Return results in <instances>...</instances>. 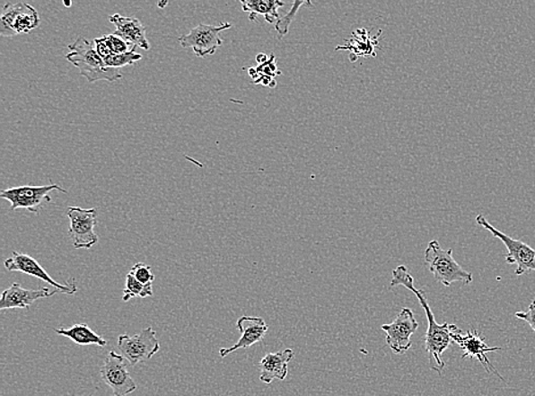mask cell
<instances>
[{"mask_svg":"<svg viewBox=\"0 0 535 396\" xmlns=\"http://www.w3.org/2000/svg\"><path fill=\"white\" fill-rule=\"evenodd\" d=\"M414 312L403 309L390 324H382V330L386 334V344L395 354H403L412 347L411 336L418 330Z\"/></svg>","mask_w":535,"mask_h":396,"instance_id":"obj_12","label":"cell"},{"mask_svg":"<svg viewBox=\"0 0 535 396\" xmlns=\"http://www.w3.org/2000/svg\"><path fill=\"white\" fill-rule=\"evenodd\" d=\"M515 317L520 320H523V321L526 323H529L530 327L532 328L533 331L535 332V299L532 303H531L528 311L517 312Z\"/></svg>","mask_w":535,"mask_h":396,"instance_id":"obj_27","label":"cell"},{"mask_svg":"<svg viewBox=\"0 0 535 396\" xmlns=\"http://www.w3.org/2000/svg\"><path fill=\"white\" fill-rule=\"evenodd\" d=\"M110 22L116 25V36H119L133 46L134 48H140L149 50L150 43L146 38V28L140 20L136 18H125L120 14L109 16Z\"/></svg>","mask_w":535,"mask_h":396,"instance_id":"obj_16","label":"cell"},{"mask_svg":"<svg viewBox=\"0 0 535 396\" xmlns=\"http://www.w3.org/2000/svg\"><path fill=\"white\" fill-rule=\"evenodd\" d=\"M53 191L67 193L66 189L60 185L52 183L43 187L24 185V187L3 189L0 197L11 202L12 210L27 209L28 212L38 214L46 204L53 201L52 197L49 196Z\"/></svg>","mask_w":535,"mask_h":396,"instance_id":"obj_5","label":"cell"},{"mask_svg":"<svg viewBox=\"0 0 535 396\" xmlns=\"http://www.w3.org/2000/svg\"><path fill=\"white\" fill-rule=\"evenodd\" d=\"M237 328L241 337L233 347L219 349L222 359L238 349L250 348L252 345L260 343L268 331V326L263 318L247 317V315L238 320Z\"/></svg>","mask_w":535,"mask_h":396,"instance_id":"obj_15","label":"cell"},{"mask_svg":"<svg viewBox=\"0 0 535 396\" xmlns=\"http://www.w3.org/2000/svg\"><path fill=\"white\" fill-rule=\"evenodd\" d=\"M248 73L254 79V84H262L264 86L276 87V75H281V71L277 70L276 57L274 54L269 56L268 60L263 65L257 67H250Z\"/></svg>","mask_w":535,"mask_h":396,"instance_id":"obj_21","label":"cell"},{"mask_svg":"<svg viewBox=\"0 0 535 396\" xmlns=\"http://www.w3.org/2000/svg\"><path fill=\"white\" fill-rule=\"evenodd\" d=\"M104 40L107 41L110 50H111L112 56H120V54L129 53L135 50L132 45L127 43L121 37L116 36L115 33L112 35L103 36Z\"/></svg>","mask_w":535,"mask_h":396,"instance_id":"obj_25","label":"cell"},{"mask_svg":"<svg viewBox=\"0 0 535 396\" xmlns=\"http://www.w3.org/2000/svg\"><path fill=\"white\" fill-rule=\"evenodd\" d=\"M415 279L410 271L404 265H399L393 271V277H391L390 286H403L404 288L411 290L418 298L420 305L423 306L425 313H426L428 328L426 335H425V349L428 354L429 365L433 372L442 374L445 368V362L442 359V356L449 348L451 341V331H452V324L445 322L438 324L435 317H434L431 307H429L428 298L424 290L417 289L415 286Z\"/></svg>","mask_w":535,"mask_h":396,"instance_id":"obj_1","label":"cell"},{"mask_svg":"<svg viewBox=\"0 0 535 396\" xmlns=\"http://www.w3.org/2000/svg\"><path fill=\"white\" fill-rule=\"evenodd\" d=\"M128 361L115 351L109 352L105 357L102 368L100 370L101 378L112 390L113 396H128L137 390L127 369Z\"/></svg>","mask_w":535,"mask_h":396,"instance_id":"obj_10","label":"cell"},{"mask_svg":"<svg viewBox=\"0 0 535 396\" xmlns=\"http://www.w3.org/2000/svg\"><path fill=\"white\" fill-rule=\"evenodd\" d=\"M54 330L58 335L67 337V339L73 340L77 345H98L100 348H104L108 345V341L103 337L96 334L85 323L75 324V326L69 328H57V330Z\"/></svg>","mask_w":535,"mask_h":396,"instance_id":"obj_20","label":"cell"},{"mask_svg":"<svg viewBox=\"0 0 535 396\" xmlns=\"http://www.w3.org/2000/svg\"><path fill=\"white\" fill-rule=\"evenodd\" d=\"M130 275L136 277L138 281L141 282L143 285H153L155 279V277L153 272H151V268L149 265L145 263H137L135 264L132 269L129 271Z\"/></svg>","mask_w":535,"mask_h":396,"instance_id":"obj_26","label":"cell"},{"mask_svg":"<svg viewBox=\"0 0 535 396\" xmlns=\"http://www.w3.org/2000/svg\"><path fill=\"white\" fill-rule=\"evenodd\" d=\"M142 57V54L132 50V52L120 54V56H112L105 62V65L109 67H115V69H121V67L126 66L135 65V63L141 61Z\"/></svg>","mask_w":535,"mask_h":396,"instance_id":"obj_24","label":"cell"},{"mask_svg":"<svg viewBox=\"0 0 535 396\" xmlns=\"http://www.w3.org/2000/svg\"><path fill=\"white\" fill-rule=\"evenodd\" d=\"M242 10L250 13V20L255 21L259 15L264 16L268 23L276 24L279 21V8L285 6L280 0H247L241 2Z\"/></svg>","mask_w":535,"mask_h":396,"instance_id":"obj_19","label":"cell"},{"mask_svg":"<svg viewBox=\"0 0 535 396\" xmlns=\"http://www.w3.org/2000/svg\"><path fill=\"white\" fill-rule=\"evenodd\" d=\"M118 351L130 365L149 361L159 352L160 343L153 327H147L134 336L122 334L118 337Z\"/></svg>","mask_w":535,"mask_h":396,"instance_id":"obj_6","label":"cell"},{"mask_svg":"<svg viewBox=\"0 0 535 396\" xmlns=\"http://www.w3.org/2000/svg\"><path fill=\"white\" fill-rule=\"evenodd\" d=\"M153 296V285H143L134 276L128 273L126 276V286L124 289V296L122 301L129 302L134 297H151Z\"/></svg>","mask_w":535,"mask_h":396,"instance_id":"obj_22","label":"cell"},{"mask_svg":"<svg viewBox=\"0 0 535 396\" xmlns=\"http://www.w3.org/2000/svg\"><path fill=\"white\" fill-rule=\"evenodd\" d=\"M451 339L462 349V359H478L481 362L487 374L493 373L501 381L504 382V378L496 372L487 356V353L503 351V348L487 347L486 340H484L483 337L474 328L473 330H469L466 334H462L461 330H459L456 324H452Z\"/></svg>","mask_w":535,"mask_h":396,"instance_id":"obj_9","label":"cell"},{"mask_svg":"<svg viewBox=\"0 0 535 396\" xmlns=\"http://www.w3.org/2000/svg\"><path fill=\"white\" fill-rule=\"evenodd\" d=\"M294 352L292 348H285V351L268 353L259 362V379L265 384H272L274 379L285 381L288 376V365L294 359Z\"/></svg>","mask_w":535,"mask_h":396,"instance_id":"obj_17","label":"cell"},{"mask_svg":"<svg viewBox=\"0 0 535 396\" xmlns=\"http://www.w3.org/2000/svg\"><path fill=\"white\" fill-rule=\"evenodd\" d=\"M60 293L58 290L48 288L24 289L22 286L14 282L10 288L4 290L0 297V310H27L38 299L52 297Z\"/></svg>","mask_w":535,"mask_h":396,"instance_id":"obj_14","label":"cell"},{"mask_svg":"<svg viewBox=\"0 0 535 396\" xmlns=\"http://www.w3.org/2000/svg\"><path fill=\"white\" fill-rule=\"evenodd\" d=\"M66 216L70 220L69 237L75 250L80 248L90 250L99 242V235L95 233L98 209L69 207L66 210Z\"/></svg>","mask_w":535,"mask_h":396,"instance_id":"obj_8","label":"cell"},{"mask_svg":"<svg viewBox=\"0 0 535 396\" xmlns=\"http://www.w3.org/2000/svg\"><path fill=\"white\" fill-rule=\"evenodd\" d=\"M96 52L104 62H107L110 57H112L111 50H110L107 41L104 40L103 37L95 38L94 40Z\"/></svg>","mask_w":535,"mask_h":396,"instance_id":"obj_28","label":"cell"},{"mask_svg":"<svg viewBox=\"0 0 535 396\" xmlns=\"http://www.w3.org/2000/svg\"><path fill=\"white\" fill-rule=\"evenodd\" d=\"M453 251L443 250L441 244L433 240L425 251V264L429 272L440 284L450 286L454 282L469 285L473 282V275L461 268L453 259Z\"/></svg>","mask_w":535,"mask_h":396,"instance_id":"obj_3","label":"cell"},{"mask_svg":"<svg viewBox=\"0 0 535 396\" xmlns=\"http://www.w3.org/2000/svg\"><path fill=\"white\" fill-rule=\"evenodd\" d=\"M381 35L382 31L378 32L377 36H372L365 28L357 29L352 33V37L346 40V44L337 46L336 50H349V54H351L349 61L352 63H355L359 60V57H376V49Z\"/></svg>","mask_w":535,"mask_h":396,"instance_id":"obj_18","label":"cell"},{"mask_svg":"<svg viewBox=\"0 0 535 396\" xmlns=\"http://www.w3.org/2000/svg\"><path fill=\"white\" fill-rule=\"evenodd\" d=\"M232 28L229 22L221 25L199 24L192 29L188 35L179 38L180 46L192 48L197 57H206L216 53L219 46L223 45L221 32Z\"/></svg>","mask_w":535,"mask_h":396,"instance_id":"obj_11","label":"cell"},{"mask_svg":"<svg viewBox=\"0 0 535 396\" xmlns=\"http://www.w3.org/2000/svg\"><path fill=\"white\" fill-rule=\"evenodd\" d=\"M305 5L311 6V4L310 2H294L292 10L286 13L284 18L277 21L276 31L280 38L285 37L289 32L290 25H292L294 18H296L299 8Z\"/></svg>","mask_w":535,"mask_h":396,"instance_id":"obj_23","label":"cell"},{"mask_svg":"<svg viewBox=\"0 0 535 396\" xmlns=\"http://www.w3.org/2000/svg\"><path fill=\"white\" fill-rule=\"evenodd\" d=\"M67 48L71 52L66 54V60L78 67L88 83H96L99 80L115 83L122 78L120 69L107 66L96 52L95 44H92L86 38L79 37L74 44L67 45Z\"/></svg>","mask_w":535,"mask_h":396,"instance_id":"obj_2","label":"cell"},{"mask_svg":"<svg viewBox=\"0 0 535 396\" xmlns=\"http://www.w3.org/2000/svg\"><path fill=\"white\" fill-rule=\"evenodd\" d=\"M4 265H5L7 271L21 272L24 275L35 277L37 279L43 280L46 284L54 286V289L58 290L60 293L67 295L77 293L78 288L75 279H70L66 285L58 284L31 255L13 251L10 259H7Z\"/></svg>","mask_w":535,"mask_h":396,"instance_id":"obj_13","label":"cell"},{"mask_svg":"<svg viewBox=\"0 0 535 396\" xmlns=\"http://www.w3.org/2000/svg\"><path fill=\"white\" fill-rule=\"evenodd\" d=\"M268 57H268L267 54L260 53L257 56L256 61L259 62V65H263V63L268 60Z\"/></svg>","mask_w":535,"mask_h":396,"instance_id":"obj_29","label":"cell"},{"mask_svg":"<svg viewBox=\"0 0 535 396\" xmlns=\"http://www.w3.org/2000/svg\"><path fill=\"white\" fill-rule=\"evenodd\" d=\"M39 24V14L35 7L23 2L7 3L0 16V33L3 37L31 33Z\"/></svg>","mask_w":535,"mask_h":396,"instance_id":"obj_7","label":"cell"},{"mask_svg":"<svg viewBox=\"0 0 535 396\" xmlns=\"http://www.w3.org/2000/svg\"><path fill=\"white\" fill-rule=\"evenodd\" d=\"M476 222L484 229L491 232L496 238L503 242L505 248H507L508 254L504 255L505 263L509 265H517L515 271L516 276H523L529 272H535V251L529 244L521 242V240L513 239L509 235L503 233V232L496 229L490 224L483 215H478L476 217Z\"/></svg>","mask_w":535,"mask_h":396,"instance_id":"obj_4","label":"cell"}]
</instances>
